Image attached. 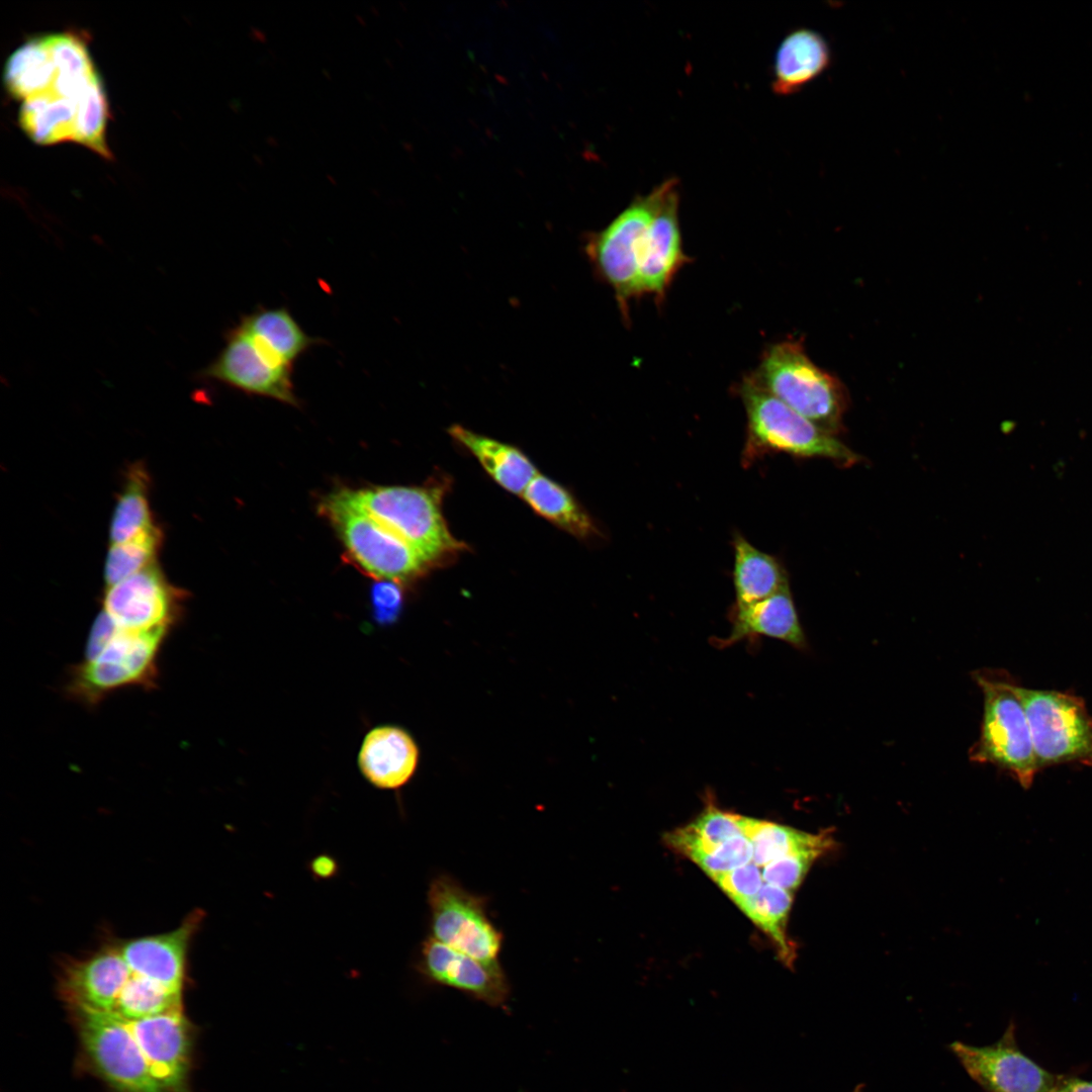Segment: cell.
Masks as SVG:
<instances>
[{
  "label": "cell",
  "mask_w": 1092,
  "mask_h": 1092,
  "mask_svg": "<svg viewBox=\"0 0 1092 1092\" xmlns=\"http://www.w3.org/2000/svg\"><path fill=\"white\" fill-rule=\"evenodd\" d=\"M127 1020L152 1073L166 1092H191L193 1027L183 1008Z\"/></svg>",
  "instance_id": "cell-15"
},
{
  "label": "cell",
  "mask_w": 1092,
  "mask_h": 1092,
  "mask_svg": "<svg viewBox=\"0 0 1092 1092\" xmlns=\"http://www.w3.org/2000/svg\"><path fill=\"white\" fill-rule=\"evenodd\" d=\"M713 881L737 906L754 896L764 882L758 866L751 861L721 874L713 878Z\"/></svg>",
  "instance_id": "cell-34"
},
{
  "label": "cell",
  "mask_w": 1092,
  "mask_h": 1092,
  "mask_svg": "<svg viewBox=\"0 0 1092 1092\" xmlns=\"http://www.w3.org/2000/svg\"><path fill=\"white\" fill-rule=\"evenodd\" d=\"M181 600L179 592L152 564L107 586L102 611L120 629L172 630L181 615Z\"/></svg>",
  "instance_id": "cell-14"
},
{
  "label": "cell",
  "mask_w": 1092,
  "mask_h": 1092,
  "mask_svg": "<svg viewBox=\"0 0 1092 1092\" xmlns=\"http://www.w3.org/2000/svg\"><path fill=\"white\" fill-rule=\"evenodd\" d=\"M974 679L983 692L984 713L980 737L970 757L1007 771L1027 790L1039 770L1019 686L994 671H978Z\"/></svg>",
  "instance_id": "cell-5"
},
{
  "label": "cell",
  "mask_w": 1092,
  "mask_h": 1092,
  "mask_svg": "<svg viewBox=\"0 0 1092 1092\" xmlns=\"http://www.w3.org/2000/svg\"><path fill=\"white\" fill-rule=\"evenodd\" d=\"M793 893L780 887L764 884L751 898L738 906L772 940L780 959L787 965L794 963L795 946L787 933L788 917L792 907Z\"/></svg>",
  "instance_id": "cell-29"
},
{
  "label": "cell",
  "mask_w": 1092,
  "mask_h": 1092,
  "mask_svg": "<svg viewBox=\"0 0 1092 1092\" xmlns=\"http://www.w3.org/2000/svg\"><path fill=\"white\" fill-rule=\"evenodd\" d=\"M170 631H130L116 626L96 654L71 666L65 686L66 696L84 706L96 707L106 697L123 689H155L159 679V657Z\"/></svg>",
  "instance_id": "cell-3"
},
{
  "label": "cell",
  "mask_w": 1092,
  "mask_h": 1092,
  "mask_svg": "<svg viewBox=\"0 0 1092 1092\" xmlns=\"http://www.w3.org/2000/svg\"><path fill=\"white\" fill-rule=\"evenodd\" d=\"M428 905L431 936L482 962H498L504 936L487 916L484 897L440 875L430 883Z\"/></svg>",
  "instance_id": "cell-11"
},
{
  "label": "cell",
  "mask_w": 1092,
  "mask_h": 1092,
  "mask_svg": "<svg viewBox=\"0 0 1092 1092\" xmlns=\"http://www.w3.org/2000/svg\"><path fill=\"white\" fill-rule=\"evenodd\" d=\"M860 1088H861V1086H858V1087H857V1088L855 1089V1091H854V1092H860Z\"/></svg>",
  "instance_id": "cell-38"
},
{
  "label": "cell",
  "mask_w": 1092,
  "mask_h": 1092,
  "mask_svg": "<svg viewBox=\"0 0 1092 1092\" xmlns=\"http://www.w3.org/2000/svg\"><path fill=\"white\" fill-rule=\"evenodd\" d=\"M448 432L478 460L498 485L512 493L522 495L538 474L531 460L517 447L480 435L461 425H453Z\"/></svg>",
  "instance_id": "cell-24"
},
{
  "label": "cell",
  "mask_w": 1092,
  "mask_h": 1092,
  "mask_svg": "<svg viewBox=\"0 0 1092 1092\" xmlns=\"http://www.w3.org/2000/svg\"><path fill=\"white\" fill-rule=\"evenodd\" d=\"M750 378L765 391L823 430L843 431L848 404L842 383L818 367L806 354L801 340L769 345Z\"/></svg>",
  "instance_id": "cell-2"
},
{
  "label": "cell",
  "mask_w": 1092,
  "mask_h": 1092,
  "mask_svg": "<svg viewBox=\"0 0 1092 1092\" xmlns=\"http://www.w3.org/2000/svg\"><path fill=\"white\" fill-rule=\"evenodd\" d=\"M831 61L830 46L820 32L795 29L778 48L771 88L779 95L794 94L820 77Z\"/></svg>",
  "instance_id": "cell-22"
},
{
  "label": "cell",
  "mask_w": 1092,
  "mask_h": 1092,
  "mask_svg": "<svg viewBox=\"0 0 1092 1092\" xmlns=\"http://www.w3.org/2000/svg\"><path fill=\"white\" fill-rule=\"evenodd\" d=\"M161 533L156 528L127 542L112 544L105 561L107 586L113 585L153 564Z\"/></svg>",
  "instance_id": "cell-31"
},
{
  "label": "cell",
  "mask_w": 1092,
  "mask_h": 1092,
  "mask_svg": "<svg viewBox=\"0 0 1092 1092\" xmlns=\"http://www.w3.org/2000/svg\"><path fill=\"white\" fill-rule=\"evenodd\" d=\"M949 1048L985 1092H1048L1058 1078L1020 1051L1013 1025L992 1044L954 1041Z\"/></svg>",
  "instance_id": "cell-13"
},
{
  "label": "cell",
  "mask_w": 1092,
  "mask_h": 1092,
  "mask_svg": "<svg viewBox=\"0 0 1092 1092\" xmlns=\"http://www.w3.org/2000/svg\"><path fill=\"white\" fill-rule=\"evenodd\" d=\"M417 970L431 983L459 990L493 1007L503 1006L510 995V985L498 962H482L433 936L422 943Z\"/></svg>",
  "instance_id": "cell-17"
},
{
  "label": "cell",
  "mask_w": 1092,
  "mask_h": 1092,
  "mask_svg": "<svg viewBox=\"0 0 1092 1092\" xmlns=\"http://www.w3.org/2000/svg\"><path fill=\"white\" fill-rule=\"evenodd\" d=\"M372 518L411 545L434 565L463 550L442 514L443 486H375L349 490Z\"/></svg>",
  "instance_id": "cell-6"
},
{
  "label": "cell",
  "mask_w": 1092,
  "mask_h": 1092,
  "mask_svg": "<svg viewBox=\"0 0 1092 1092\" xmlns=\"http://www.w3.org/2000/svg\"><path fill=\"white\" fill-rule=\"evenodd\" d=\"M320 510L330 520L349 558L366 574L400 583L420 576L431 566L411 545L360 508L349 489L329 495Z\"/></svg>",
  "instance_id": "cell-7"
},
{
  "label": "cell",
  "mask_w": 1092,
  "mask_h": 1092,
  "mask_svg": "<svg viewBox=\"0 0 1092 1092\" xmlns=\"http://www.w3.org/2000/svg\"><path fill=\"white\" fill-rule=\"evenodd\" d=\"M71 1011L88 1066L113 1092H166L154 1077L126 1019L94 1010Z\"/></svg>",
  "instance_id": "cell-10"
},
{
  "label": "cell",
  "mask_w": 1092,
  "mask_h": 1092,
  "mask_svg": "<svg viewBox=\"0 0 1092 1092\" xmlns=\"http://www.w3.org/2000/svg\"><path fill=\"white\" fill-rule=\"evenodd\" d=\"M757 636L782 640L799 649L807 647L789 586L754 604L734 606L731 632L721 639L719 646H730Z\"/></svg>",
  "instance_id": "cell-20"
},
{
  "label": "cell",
  "mask_w": 1092,
  "mask_h": 1092,
  "mask_svg": "<svg viewBox=\"0 0 1092 1092\" xmlns=\"http://www.w3.org/2000/svg\"><path fill=\"white\" fill-rule=\"evenodd\" d=\"M224 342L218 355L198 372L199 379L297 405L292 368L271 361L238 325L225 333Z\"/></svg>",
  "instance_id": "cell-12"
},
{
  "label": "cell",
  "mask_w": 1092,
  "mask_h": 1092,
  "mask_svg": "<svg viewBox=\"0 0 1092 1092\" xmlns=\"http://www.w3.org/2000/svg\"><path fill=\"white\" fill-rule=\"evenodd\" d=\"M742 829L744 836L752 844V861L758 867H764L777 858L799 852L818 851L824 854L834 845L832 833L828 831L813 834L744 816H742Z\"/></svg>",
  "instance_id": "cell-26"
},
{
  "label": "cell",
  "mask_w": 1092,
  "mask_h": 1092,
  "mask_svg": "<svg viewBox=\"0 0 1092 1092\" xmlns=\"http://www.w3.org/2000/svg\"><path fill=\"white\" fill-rule=\"evenodd\" d=\"M677 180L668 186L643 240L635 288V298L650 295L661 304L679 270L691 262L682 249L678 220Z\"/></svg>",
  "instance_id": "cell-16"
},
{
  "label": "cell",
  "mask_w": 1092,
  "mask_h": 1092,
  "mask_svg": "<svg viewBox=\"0 0 1092 1092\" xmlns=\"http://www.w3.org/2000/svg\"><path fill=\"white\" fill-rule=\"evenodd\" d=\"M114 508L109 537L112 544L132 540L156 527L147 497L146 475L142 469H134Z\"/></svg>",
  "instance_id": "cell-30"
},
{
  "label": "cell",
  "mask_w": 1092,
  "mask_h": 1092,
  "mask_svg": "<svg viewBox=\"0 0 1092 1092\" xmlns=\"http://www.w3.org/2000/svg\"><path fill=\"white\" fill-rule=\"evenodd\" d=\"M822 855L823 853L818 851H807L777 858L764 866L761 872L762 879L766 884L793 893L798 889L813 862Z\"/></svg>",
  "instance_id": "cell-33"
},
{
  "label": "cell",
  "mask_w": 1092,
  "mask_h": 1092,
  "mask_svg": "<svg viewBox=\"0 0 1092 1092\" xmlns=\"http://www.w3.org/2000/svg\"><path fill=\"white\" fill-rule=\"evenodd\" d=\"M1038 770L1077 763L1092 767V715L1084 700L1054 690L1018 688Z\"/></svg>",
  "instance_id": "cell-9"
},
{
  "label": "cell",
  "mask_w": 1092,
  "mask_h": 1092,
  "mask_svg": "<svg viewBox=\"0 0 1092 1092\" xmlns=\"http://www.w3.org/2000/svg\"><path fill=\"white\" fill-rule=\"evenodd\" d=\"M238 326L271 361L289 368L311 346L323 342L307 335L285 307H258L243 315Z\"/></svg>",
  "instance_id": "cell-23"
},
{
  "label": "cell",
  "mask_w": 1092,
  "mask_h": 1092,
  "mask_svg": "<svg viewBox=\"0 0 1092 1092\" xmlns=\"http://www.w3.org/2000/svg\"><path fill=\"white\" fill-rule=\"evenodd\" d=\"M202 917L201 911H195L172 931L118 941L119 951L130 974L182 995L188 948Z\"/></svg>",
  "instance_id": "cell-19"
},
{
  "label": "cell",
  "mask_w": 1092,
  "mask_h": 1092,
  "mask_svg": "<svg viewBox=\"0 0 1092 1092\" xmlns=\"http://www.w3.org/2000/svg\"><path fill=\"white\" fill-rule=\"evenodd\" d=\"M738 835H744L742 816L723 811L709 802L692 823L666 834L665 842L673 850L693 859Z\"/></svg>",
  "instance_id": "cell-28"
},
{
  "label": "cell",
  "mask_w": 1092,
  "mask_h": 1092,
  "mask_svg": "<svg viewBox=\"0 0 1092 1092\" xmlns=\"http://www.w3.org/2000/svg\"><path fill=\"white\" fill-rule=\"evenodd\" d=\"M752 858L753 848L750 840L744 835H738L720 844L711 852L697 855L692 860L713 879L747 864Z\"/></svg>",
  "instance_id": "cell-32"
},
{
  "label": "cell",
  "mask_w": 1092,
  "mask_h": 1092,
  "mask_svg": "<svg viewBox=\"0 0 1092 1092\" xmlns=\"http://www.w3.org/2000/svg\"><path fill=\"white\" fill-rule=\"evenodd\" d=\"M3 81L21 104L76 115L87 142L105 138L109 113L104 86L79 34L52 33L27 40L8 58Z\"/></svg>",
  "instance_id": "cell-1"
},
{
  "label": "cell",
  "mask_w": 1092,
  "mask_h": 1092,
  "mask_svg": "<svg viewBox=\"0 0 1092 1092\" xmlns=\"http://www.w3.org/2000/svg\"><path fill=\"white\" fill-rule=\"evenodd\" d=\"M371 603L374 619L379 624L396 621L403 605V594L398 582L381 580L371 590Z\"/></svg>",
  "instance_id": "cell-35"
},
{
  "label": "cell",
  "mask_w": 1092,
  "mask_h": 1092,
  "mask_svg": "<svg viewBox=\"0 0 1092 1092\" xmlns=\"http://www.w3.org/2000/svg\"><path fill=\"white\" fill-rule=\"evenodd\" d=\"M737 391L747 417L746 462L768 452L827 458L841 467L860 461V456L835 435L765 391L749 375L744 376Z\"/></svg>",
  "instance_id": "cell-4"
},
{
  "label": "cell",
  "mask_w": 1092,
  "mask_h": 1092,
  "mask_svg": "<svg viewBox=\"0 0 1092 1092\" xmlns=\"http://www.w3.org/2000/svg\"><path fill=\"white\" fill-rule=\"evenodd\" d=\"M733 549L735 607L754 604L789 586L787 571L775 556L757 549L740 534L734 535Z\"/></svg>",
  "instance_id": "cell-25"
},
{
  "label": "cell",
  "mask_w": 1092,
  "mask_h": 1092,
  "mask_svg": "<svg viewBox=\"0 0 1092 1092\" xmlns=\"http://www.w3.org/2000/svg\"><path fill=\"white\" fill-rule=\"evenodd\" d=\"M668 180L637 196L605 229L587 236L584 252L599 278L615 293L623 318L629 321V301L635 298L638 261L648 228L657 212Z\"/></svg>",
  "instance_id": "cell-8"
},
{
  "label": "cell",
  "mask_w": 1092,
  "mask_h": 1092,
  "mask_svg": "<svg viewBox=\"0 0 1092 1092\" xmlns=\"http://www.w3.org/2000/svg\"><path fill=\"white\" fill-rule=\"evenodd\" d=\"M1048 1092H1092V1082L1058 1075L1056 1083Z\"/></svg>",
  "instance_id": "cell-36"
},
{
  "label": "cell",
  "mask_w": 1092,
  "mask_h": 1092,
  "mask_svg": "<svg viewBox=\"0 0 1092 1092\" xmlns=\"http://www.w3.org/2000/svg\"><path fill=\"white\" fill-rule=\"evenodd\" d=\"M310 870L316 878L329 879L337 873L338 863L332 856L322 854L311 860Z\"/></svg>",
  "instance_id": "cell-37"
},
{
  "label": "cell",
  "mask_w": 1092,
  "mask_h": 1092,
  "mask_svg": "<svg viewBox=\"0 0 1092 1092\" xmlns=\"http://www.w3.org/2000/svg\"><path fill=\"white\" fill-rule=\"evenodd\" d=\"M522 496L538 515L567 533L580 539L598 535L593 519L573 495L547 476L537 474Z\"/></svg>",
  "instance_id": "cell-27"
},
{
  "label": "cell",
  "mask_w": 1092,
  "mask_h": 1092,
  "mask_svg": "<svg viewBox=\"0 0 1092 1092\" xmlns=\"http://www.w3.org/2000/svg\"><path fill=\"white\" fill-rule=\"evenodd\" d=\"M358 759L361 771L372 785L398 789L415 774L419 749L404 730L383 726L366 735Z\"/></svg>",
  "instance_id": "cell-21"
},
{
  "label": "cell",
  "mask_w": 1092,
  "mask_h": 1092,
  "mask_svg": "<svg viewBox=\"0 0 1092 1092\" xmlns=\"http://www.w3.org/2000/svg\"><path fill=\"white\" fill-rule=\"evenodd\" d=\"M130 976L117 942L63 966L59 991L72 1009L111 1013Z\"/></svg>",
  "instance_id": "cell-18"
}]
</instances>
